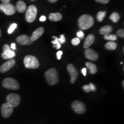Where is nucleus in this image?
I'll list each match as a JSON object with an SVG mask.
<instances>
[{
	"mask_svg": "<svg viewBox=\"0 0 124 124\" xmlns=\"http://www.w3.org/2000/svg\"><path fill=\"white\" fill-rule=\"evenodd\" d=\"M15 63L16 61L13 59H11L8 60L7 62L2 64L0 67V72L1 73H5V72H7L8 71H9V70L12 69L15 66Z\"/></svg>",
	"mask_w": 124,
	"mask_h": 124,
	"instance_id": "f8f14e48",
	"label": "nucleus"
},
{
	"mask_svg": "<svg viewBox=\"0 0 124 124\" xmlns=\"http://www.w3.org/2000/svg\"><path fill=\"white\" fill-rule=\"evenodd\" d=\"M71 108L74 112L78 114H83L86 111V105L84 103L79 101H75L72 102Z\"/></svg>",
	"mask_w": 124,
	"mask_h": 124,
	"instance_id": "0eeeda50",
	"label": "nucleus"
},
{
	"mask_svg": "<svg viewBox=\"0 0 124 124\" xmlns=\"http://www.w3.org/2000/svg\"><path fill=\"white\" fill-rule=\"evenodd\" d=\"M30 1H35V0H30Z\"/></svg>",
	"mask_w": 124,
	"mask_h": 124,
	"instance_id": "a19ab883",
	"label": "nucleus"
},
{
	"mask_svg": "<svg viewBox=\"0 0 124 124\" xmlns=\"http://www.w3.org/2000/svg\"><path fill=\"white\" fill-rule=\"evenodd\" d=\"M82 89H83L85 92L89 93L90 91H93V92L95 91L96 90H97V87H96L95 85L93 84V83H90V84L89 85H84L82 87Z\"/></svg>",
	"mask_w": 124,
	"mask_h": 124,
	"instance_id": "6ab92c4d",
	"label": "nucleus"
},
{
	"mask_svg": "<svg viewBox=\"0 0 124 124\" xmlns=\"http://www.w3.org/2000/svg\"><path fill=\"white\" fill-rule=\"evenodd\" d=\"M3 52L1 54V56L4 59H11L15 57L16 53L13 50L10 49V46L8 44H5L2 48Z\"/></svg>",
	"mask_w": 124,
	"mask_h": 124,
	"instance_id": "1a4fd4ad",
	"label": "nucleus"
},
{
	"mask_svg": "<svg viewBox=\"0 0 124 124\" xmlns=\"http://www.w3.org/2000/svg\"><path fill=\"white\" fill-rule=\"evenodd\" d=\"M1 29H0V38H1Z\"/></svg>",
	"mask_w": 124,
	"mask_h": 124,
	"instance_id": "ea45409f",
	"label": "nucleus"
},
{
	"mask_svg": "<svg viewBox=\"0 0 124 124\" xmlns=\"http://www.w3.org/2000/svg\"><path fill=\"white\" fill-rule=\"evenodd\" d=\"M86 66L88 69H89L90 72L91 74H95L97 73V67L95 64L93 63H90V62H86Z\"/></svg>",
	"mask_w": 124,
	"mask_h": 124,
	"instance_id": "412c9836",
	"label": "nucleus"
},
{
	"mask_svg": "<svg viewBox=\"0 0 124 124\" xmlns=\"http://www.w3.org/2000/svg\"><path fill=\"white\" fill-rule=\"evenodd\" d=\"M46 82L50 86H53L59 83V75L56 70L54 68H51L46 71L44 74Z\"/></svg>",
	"mask_w": 124,
	"mask_h": 124,
	"instance_id": "f03ea898",
	"label": "nucleus"
},
{
	"mask_svg": "<svg viewBox=\"0 0 124 124\" xmlns=\"http://www.w3.org/2000/svg\"><path fill=\"white\" fill-rule=\"evenodd\" d=\"M95 1L97 2L101 3V4H106L109 2L110 0H95Z\"/></svg>",
	"mask_w": 124,
	"mask_h": 124,
	"instance_id": "2f4dec72",
	"label": "nucleus"
},
{
	"mask_svg": "<svg viewBox=\"0 0 124 124\" xmlns=\"http://www.w3.org/2000/svg\"><path fill=\"white\" fill-rule=\"evenodd\" d=\"M106 15V12H103V11H100L97 13V20L99 22H101L103 21V20L104 19Z\"/></svg>",
	"mask_w": 124,
	"mask_h": 124,
	"instance_id": "393cba45",
	"label": "nucleus"
},
{
	"mask_svg": "<svg viewBox=\"0 0 124 124\" xmlns=\"http://www.w3.org/2000/svg\"><path fill=\"white\" fill-rule=\"evenodd\" d=\"M7 102L13 108H16L19 105L21 101V97L17 94L10 93L6 98Z\"/></svg>",
	"mask_w": 124,
	"mask_h": 124,
	"instance_id": "423d86ee",
	"label": "nucleus"
},
{
	"mask_svg": "<svg viewBox=\"0 0 124 124\" xmlns=\"http://www.w3.org/2000/svg\"><path fill=\"white\" fill-rule=\"evenodd\" d=\"M59 40L60 44H63L66 42V38H65L64 35H60V38H59Z\"/></svg>",
	"mask_w": 124,
	"mask_h": 124,
	"instance_id": "c756f323",
	"label": "nucleus"
},
{
	"mask_svg": "<svg viewBox=\"0 0 124 124\" xmlns=\"http://www.w3.org/2000/svg\"><path fill=\"white\" fill-rule=\"evenodd\" d=\"M44 29L43 27H39V28L36 29V30L33 32L32 36L31 37V40L32 41H35L36 40H38L39 38H40L43 34L44 33Z\"/></svg>",
	"mask_w": 124,
	"mask_h": 124,
	"instance_id": "2eb2a0df",
	"label": "nucleus"
},
{
	"mask_svg": "<svg viewBox=\"0 0 124 124\" xmlns=\"http://www.w3.org/2000/svg\"><path fill=\"white\" fill-rule=\"evenodd\" d=\"M122 87H123V89L124 88V81L123 80V81H122Z\"/></svg>",
	"mask_w": 124,
	"mask_h": 124,
	"instance_id": "58836bf2",
	"label": "nucleus"
},
{
	"mask_svg": "<svg viewBox=\"0 0 124 124\" xmlns=\"http://www.w3.org/2000/svg\"><path fill=\"white\" fill-rule=\"evenodd\" d=\"M10 48L13 50H15L16 49V44L15 43H12L11 45H10Z\"/></svg>",
	"mask_w": 124,
	"mask_h": 124,
	"instance_id": "c9c22d12",
	"label": "nucleus"
},
{
	"mask_svg": "<svg viewBox=\"0 0 124 124\" xmlns=\"http://www.w3.org/2000/svg\"><path fill=\"white\" fill-rule=\"evenodd\" d=\"M1 112L2 117L8 118L12 115L13 112V108L9 105L7 102L3 103L1 108Z\"/></svg>",
	"mask_w": 124,
	"mask_h": 124,
	"instance_id": "9b49d317",
	"label": "nucleus"
},
{
	"mask_svg": "<svg viewBox=\"0 0 124 124\" xmlns=\"http://www.w3.org/2000/svg\"><path fill=\"white\" fill-rule=\"evenodd\" d=\"M48 1L51 3H55L56 2V1H58V0H48Z\"/></svg>",
	"mask_w": 124,
	"mask_h": 124,
	"instance_id": "4c0bfd02",
	"label": "nucleus"
},
{
	"mask_svg": "<svg viewBox=\"0 0 124 124\" xmlns=\"http://www.w3.org/2000/svg\"><path fill=\"white\" fill-rule=\"evenodd\" d=\"M49 19L52 21H58L62 19V15L60 13H51L49 15Z\"/></svg>",
	"mask_w": 124,
	"mask_h": 124,
	"instance_id": "aec40b11",
	"label": "nucleus"
},
{
	"mask_svg": "<svg viewBox=\"0 0 124 124\" xmlns=\"http://www.w3.org/2000/svg\"><path fill=\"white\" fill-rule=\"evenodd\" d=\"M80 40L79 39V38H74L73 39L71 40V43L73 46H77L80 43Z\"/></svg>",
	"mask_w": 124,
	"mask_h": 124,
	"instance_id": "cd10ccee",
	"label": "nucleus"
},
{
	"mask_svg": "<svg viewBox=\"0 0 124 124\" xmlns=\"http://www.w3.org/2000/svg\"><path fill=\"white\" fill-rule=\"evenodd\" d=\"M62 55H63V52H62V51H58V52L56 53V55H57V58H58V60H60V59H61Z\"/></svg>",
	"mask_w": 124,
	"mask_h": 124,
	"instance_id": "473e14b6",
	"label": "nucleus"
},
{
	"mask_svg": "<svg viewBox=\"0 0 124 124\" xmlns=\"http://www.w3.org/2000/svg\"><path fill=\"white\" fill-rule=\"evenodd\" d=\"M24 66L27 69H36L39 67L40 64L38 59L32 55H27L24 59Z\"/></svg>",
	"mask_w": 124,
	"mask_h": 124,
	"instance_id": "7ed1b4c3",
	"label": "nucleus"
},
{
	"mask_svg": "<svg viewBox=\"0 0 124 124\" xmlns=\"http://www.w3.org/2000/svg\"><path fill=\"white\" fill-rule=\"evenodd\" d=\"M82 74H83V76H86V73H87V69H86V68H83V69L82 70Z\"/></svg>",
	"mask_w": 124,
	"mask_h": 124,
	"instance_id": "f704fd0d",
	"label": "nucleus"
},
{
	"mask_svg": "<svg viewBox=\"0 0 124 124\" xmlns=\"http://www.w3.org/2000/svg\"><path fill=\"white\" fill-rule=\"evenodd\" d=\"M16 8L15 6L10 3L8 4H2L0 5V11L5 14L6 15L11 16L15 13Z\"/></svg>",
	"mask_w": 124,
	"mask_h": 124,
	"instance_id": "6e6552de",
	"label": "nucleus"
},
{
	"mask_svg": "<svg viewBox=\"0 0 124 124\" xmlns=\"http://www.w3.org/2000/svg\"><path fill=\"white\" fill-rule=\"evenodd\" d=\"M2 1L3 4H8V3L10 2V0H1Z\"/></svg>",
	"mask_w": 124,
	"mask_h": 124,
	"instance_id": "e433bc0d",
	"label": "nucleus"
},
{
	"mask_svg": "<svg viewBox=\"0 0 124 124\" xmlns=\"http://www.w3.org/2000/svg\"><path fill=\"white\" fill-rule=\"evenodd\" d=\"M77 36H78V38L83 39V37H84L85 34H84V33H83V31H79L78 32H77Z\"/></svg>",
	"mask_w": 124,
	"mask_h": 124,
	"instance_id": "7c9ffc66",
	"label": "nucleus"
},
{
	"mask_svg": "<svg viewBox=\"0 0 124 124\" xmlns=\"http://www.w3.org/2000/svg\"><path fill=\"white\" fill-rule=\"evenodd\" d=\"M38 13V9L35 5H30L26 10L25 18L27 22L32 23L36 20Z\"/></svg>",
	"mask_w": 124,
	"mask_h": 124,
	"instance_id": "39448f33",
	"label": "nucleus"
},
{
	"mask_svg": "<svg viewBox=\"0 0 124 124\" xmlns=\"http://www.w3.org/2000/svg\"><path fill=\"white\" fill-rule=\"evenodd\" d=\"M16 41L20 44L23 45V46L30 45L33 43L32 40H31V37H29L26 35H22L18 36L16 38Z\"/></svg>",
	"mask_w": 124,
	"mask_h": 124,
	"instance_id": "ddd939ff",
	"label": "nucleus"
},
{
	"mask_svg": "<svg viewBox=\"0 0 124 124\" xmlns=\"http://www.w3.org/2000/svg\"><path fill=\"white\" fill-rule=\"evenodd\" d=\"M16 10L19 13H24L27 10V5L23 1H18L16 5Z\"/></svg>",
	"mask_w": 124,
	"mask_h": 124,
	"instance_id": "f3484780",
	"label": "nucleus"
},
{
	"mask_svg": "<svg viewBox=\"0 0 124 124\" xmlns=\"http://www.w3.org/2000/svg\"><path fill=\"white\" fill-rule=\"evenodd\" d=\"M110 19L113 21V23H117L119 21V20L120 19V16L118 13L117 12H114L110 16Z\"/></svg>",
	"mask_w": 124,
	"mask_h": 124,
	"instance_id": "5701e85b",
	"label": "nucleus"
},
{
	"mask_svg": "<svg viewBox=\"0 0 124 124\" xmlns=\"http://www.w3.org/2000/svg\"><path fill=\"white\" fill-rule=\"evenodd\" d=\"M105 48H106V49H108V50L113 51V50H115V49L117 48V43L114 42V41H110L105 44Z\"/></svg>",
	"mask_w": 124,
	"mask_h": 124,
	"instance_id": "4be33fe9",
	"label": "nucleus"
},
{
	"mask_svg": "<svg viewBox=\"0 0 124 124\" xmlns=\"http://www.w3.org/2000/svg\"><path fill=\"white\" fill-rule=\"evenodd\" d=\"M52 38L55 39V40H54V41H52V43L54 44V47L56 49H60V48H61V46L62 44H60L59 40V38H57V37H55V36H53Z\"/></svg>",
	"mask_w": 124,
	"mask_h": 124,
	"instance_id": "b1692460",
	"label": "nucleus"
},
{
	"mask_svg": "<svg viewBox=\"0 0 124 124\" xmlns=\"http://www.w3.org/2000/svg\"><path fill=\"white\" fill-rule=\"evenodd\" d=\"M67 70L68 72H69L70 75L71 83V84H74L79 75L78 71L77 70V69H76V68L74 67V65L72 64H69L67 65Z\"/></svg>",
	"mask_w": 124,
	"mask_h": 124,
	"instance_id": "9d476101",
	"label": "nucleus"
},
{
	"mask_svg": "<svg viewBox=\"0 0 124 124\" xmlns=\"http://www.w3.org/2000/svg\"><path fill=\"white\" fill-rule=\"evenodd\" d=\"M103 38L105 40H108V41H115L117 39V36L116 35H112V34H108V35H104Z\"/></svg>",
	"mask_w": 124,
	"mask_h": 124,
	"instance_id": "a878e982",
	"label": "nucleus"
},
{
	"mask_svg": "<svg viewBox=\"0 0 124 124\" xmlns=\"http://www.w3.org/2000/svg\"><path fill=\"white\" fill-rule=\"evenodd\" d=\"M95 40V36L93 34H90L86 37L85 39L84 44H83V47L84 48H89L91 45L93 44Z\"/></svg>",
	"mask_w": 124,
	"mask_h": 124,
	"instance_id": "dca6fc26",
	"label": "nucleus"
},
{
	"mask_svg": "<svg viewBox=\"0 0 124 124\" xmlns=\"http://www.w3.org/2000/svg\"><path fill=\"white\" fill-rule=\"evenodd\" d=\"M2 86L6 89L12 90H17L20 88L18 82L12 78H7L5 79L2 81Z\"/></svg>",
	"mask_w": 124,
	"mask_h": 124,
	"instance_id": "20e7f679",
	"label": "nucleus"
},
{
	"mask_svg": "<svg viewBox=\"0 0 124 124\" xmlns=\"http://www.w3.org/2000/svg\"><path fill=\"white\" fill-rule=\"evenodd\" d=\"M113 28L110 25H105L102 27L100 29V33L101 35H106L108 34H110L112 32Z\"/></svg>",
	"mask_w": 124,
	"mask_h": 124,
	"instance_id": "a211bd4d",
	"label": "nucleus"
},
{
	"mask_svg": "<svg viewBox=\"0 0 124 124\" xmlns=\"http://www.w3.org/2000/svg\"><path fill=\"white\" fill-rule=\"evenodd\" d=\"M17 24H16V23H13L10 26V27L9 28L8 30V33L9 34H12L14 32V31L17 28Z\"/></svg>",
	"mask_w": 124,
	"mask_h": 124,
	"instance_id": "bb28decb",
	"label": "nucleus"
},
{
	"mask_svg": "<svg viewBox=\"0 0 124 124\" xmlns=\"http://www.w3.org/2000/svg\"><path fill=\"white\" fill-rule=\"evenodd\" d=\"M46 20V17L44 16H41L40 18V21L41 22H44Z\"/></svg>",
	"mask_w": 124,
	"mask_h": 124,
	"instance_id": "72a5a7b5",
	"label": "nucleus"
},
{
	"mask_svg": "<svg viewBox=\"0 0 124 124\" xmlns=\"http://www.w3.org/2000/svg\"><path fill=\"white\" fill-rule=\"evenodd\" d=\"M85 55L87 59L92 60V61H96L99 58L97 52L91 48H87L85 50Z\"/></svg>",
	"mask_w": 124,
	"mask_h": 124,
	"instance_id": "4468645a",
	"label": "nucleus"
},
{
	"mask_svg": "<svg viewBox=\"0 0 124 124\" xmlns=\"http://www.w3.org/2000/svg\"><path fill=\"white\" fill-rule=\"evenodd\" d=\"M94 24V18L91 16L83 15L78 19V25L82 29H88L93 27Z\"/></svg>",
	"mask_w": 124,
	"mask_h": 124,
	"instance_id": "f257e3e1",
	"label": "nucleus"
},
{
	"mask_svg": "<svg viewBox=\"0 0 124 124\" xmlns=\"http://www.w3.org/2000/svg\"><path fill=\"white\" fill-rule=\"evenodd\" d=\"M117 35L120 36V38H124V30L123 29H120L117 31Z\"/></svg>",
	"mask_w": 124,
	"mask_h": 124,
	"instance_id": "c85d7f7f",
	"label": "nucleus"
}]
</instances>
